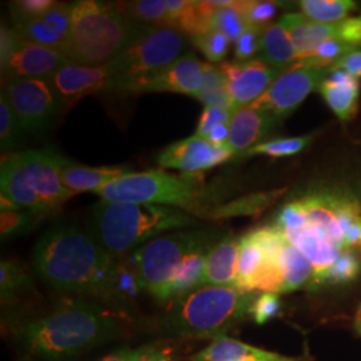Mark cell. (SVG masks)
<instances>
[{
	"mask_svg": "<svg viewBox=\"0 0 361 361\" xmlns=\"http://www.w3.org/2000/svg\"><path fill=\"white\" fill-rule=\"evenodd\" d=\"M255 298V292L235 286H201L173 300L164 314L162 329L185 338L217 340L250 316Z\"/></svg>",
	"mask_w": 361,
	"mask_h": 361,
	"instance_id": "obj_4",
	"label": "cell"
},
{
	"mask_svg": "<svg viewBox=\"0 0 361 361\" xmlns=\"http://www.w3.org/2000/svg\"><path fill=\"white\" fill-rule=\"evenodd\" d=\"M71 22V3L56 1L49 11L13 28L23 40L63 52L70 38Z\"/></svg>",
	"mask_w": 361,
	"mask_h": 361,
	"instance_id": "obj_16",
	"label": "cell"
},
{
	"mask_svg": "<svg viewBox=\"0 0 361 361\" xmlns=\"http://www.w3.org/2000/svg\"><path fill=\"white\" fill-rule=\"evenodd\" d=\"M155 361H174V360H171V359H170V357H168V356H166V355H165V353H164V355H162V356H161V357H158V359H157V360Z\"/></svg>",
	"mask_w": 361,
	"mask_h": 361,
	"instance_id": "obj_50",
	"label": "cell"
},
{
	"mask_svg": "<svg viewBox=\"0 0 361 361\" xmlns=\"http://www.w3.org/2000/svg\"><path fill=\"white\" fill-rule=\"evenodd\" d=\"M1 95L28 134H40L50 129L63 106L50 79L7 80Z\"/></svg>",
	"mask_w": 361,
	"mask_h": 361,
	"instance_id": "obj_10",
	"label": "cell"
},
{
	"mask_svg": "<svg viewBox=\"0 0 361 361\" xmlns=\"http://www.w3.org/2000/svg\"><path fill=\"white\" fill-rule=\"evenodd\" d=\"M195 98L205 106H216L225 109H237L233 102L232 97L228 92V79L221 67L205 65L204 85Z\"/></svg>",
	"mask_w": 361,
	"mask_h": 361,
	"instance_id": "obj_32",
	"label": "cell"
},
{
	"mask_svg": "<svg viewBox=\"0 0 361 361\" xmlns=\"http://www.w3.org/2000/svg\"><path fill=\"white\" fill-rule=\"evenodd\" d=\"M356 328H357V331H359V334L361 335V319H357V322H356Z\"/></svg>",
	"mask_w": 361,
	"mask_h": 361,
	"instance_id": "obj_51",
	"label": "cell"
},
{
	"mask_svg": "<svg viewBox=\"0 0 361 361\" xmlns=\"http://www.w3.org/2000/svg\"><path fill=\"white\" fill-rule=\"evenodd\" d=\"M32 265L55 290L121 300L122 267L75 224L58 222L43 233L32 250Z\"/></svg>",
	"mask_w": 361,
	"mask_h": 361,
	"instance_id": "obj_1",
	"label": "cell"
},
{
	"mask_svg": "<svg viewBox=\"0 0 361 361\" xmlns=\"http://www.w3.org/2000/svg\"><path fill=\"white\" fill-rule=\"evenodd\" d=\"M360 273V261L353 252L344 249L340 252L335 262L325 271L314 276L313 285H337L347 284L353 281Z\"/></svg>",
	"mask_w": 361,
	"mask_h": 361,
	"instance_id": "obj_34",
	"label": "cell"
},
{
	"mask_svg": "<svg viewBox=\"0 0 361 361\" xmlns=\"http://www.w3.org/2000/svg\"><path fill=\"white\" fill-rule=\"evenodd\" d=\"M360 80L347 71L332 70L320 86L325 102L341 121H349L357 113Z\"/></svg>",
	"mask_w": 361,
	"mask_h": 361,
	"instance_id": "obj_20",
	"label": "cell"
},
{
	"mask_svg": "<svg viewBox=\"0 0 361 361\" xmlns=\"http://www.w3.org/2000/svg\"><path fill=\"white\" fill-rule=\"evenodd\" d=\"M357 319H361V308H360V310H359V314H357Z\"/></svg>",
	"mask_w": 361,
	"mask_h": 361,
	"instance_id": "obj_52",
	"label": "cell"
},
{
	"mask_svg": "<svg viewBox=\"0 0 361 361\" xmlns=\"http://www.w3.org/2000/svg\"><path fill=\"white\" fill-rule=\"evenodd\" d=\"M22 40L20 35L16 32L13 27L1 25L0 28V63L4 62L11 54L18 43Z\"/></svg>",
	"mask_w": 361,
	"mask_h": 361,
	"instance_id": "obj_47",
	"label": "cell"
},
{
	"mask_svg": "<svg viewBox=\"0 0 361 361\" xmlns=\"http://www.w3.org/2000/svg\"><path fill=\"white\" fill-rule=\"evenodd\" d=\"M190 40L210 62H222L229 52L231 42L219 31H209L207 34L195 35Z\"/></svg>",
	"mask_w": 361,
	"mask_h": 361,
	"instance_id": "obj_40",
	"label": "cell"
},
{
	"mask_svg": "<svg viewBox=\"0 0 361 361\" xmlns=\"http://www.w3.org/2000/svg\"><path fill=\"white\" fill-rule=\"evenodd\" d=\"M337 38L359 49L361 46V16L348 18L343 22L336 23Z\"/></svg>",
	"mask_w": 361,
	"mask_h": 361,
	"instance_id": "obj_46",
	"label": "cell"
},
{
	"mask_svg": "<svg viewBox=\"0 0 361 361\" xmlns=\"http://www.w3.org/2000/svg\"><path fill=\"white\" fill-rule=\"evenodd\" d=\"M240 240L222 237L209 250L205 265L204 286H235L238 268Z\"/></svg>",
	"mask_w": 361,
	"mask_h": 361,
	"instance_id": "obj_22",
	"label": "cell"
},
{
	"mask_svg": "<svg viewBox=\"0 0 361 361\" xmlns=\"http://www.w3.org/2000/svg\"><path fill=\"white\" fill-rule=\"evenodd\" d=\"M202 173L173 176L161 170L130 173L97 190L102 201L154 204L182 209L192 216L207 207H216L219 194L216 188L204 183Z\"/></svg>",
	"mask_w": 361,
	"mask_h": 361,
	"instance_id": "obj_7",
	"label": "cell"
},
{
	"mask_svg": "<svg viewBox=\"0 0 361 361\" xmlns=\"http://www.w3.org/2000/svg\"><path fill=\"white\" fill-rule=\"evenodd\" d=\"M126 13L133 23L138 25L170 27L171 23L169 0L130 1L126 6Z\"/></svg>",
	"mask_w": 361,
	"mask_h": 361,
	"instance_id": "obj_35",
	"label": "cell"
},
{
	"mask_svg": "<svg viewBox=\"0 0 361 361\" xmlns=\"http://www.w3.org/2000/svg\"><path fill=\"white\" fill-rule=\"evenodd\" d=\"M130 173L131 170L126 166L89 168L85 165H75L68 161L65 168L62 169V182L66 189L74 195L82 192L95 193L97 190Z\"/></svg>",
	"mask_w": 361,
	"mask_h": 361,
	"instance_id": "obj_24",
	"label": "cell"
},
{
	"mask_svg": "<svg viewBox=\"0 0 361 361\" xmlns=\"http://www.w3.org/2000/svg\"><path fill=\"white\" fill-rule=\"evenodd\" d=\"M258 61L280 70H285L289 63L300 61L292 39L280 23L264 27Z\"/></svg>",
	"mask_w": 361,
	"mask_h": 361,
	"instance_id": "obj_26",
	"label": "cell"
},
{
	"mask_svg": "<svg viewBox=\"0 0 361 361\" xmlns=\"http://www.w3.org/2000/svg\"><path fill=\"white\" fill-rule=\"evenodd\" d=\"M331 73V67L319 66H290L285 70L267 92L250 104L259 110H265L279 119L290 116L302 104L310 92L320 89L322 83Z\"/></svg>",
	"mask_w": 361,
	"mask_h": 361,
	"instance_id": "obj_12",
	"label": "cell"
},
{
	"mask_svg": "<svg viewBox=\"0 0 361 361\" xmlns=\"http://www.w3.org/2000/svg\"><path fill=\"white\" fill-rule=\"evenodd\" d=\"M32 279L26 269L15 261L0 264V296L3 304H10L32 288Z\"/></svg>",
	"mask_w": 361,
	"mask_h": 361,
	"instance_id": "obj_33",
	"label": "cell"
},
{
	"mask_svg": "<svg viewBox=\"0 0 361 361\" xmlns=\"http://www.w3.org/2000/svg\"><path fill=\"white\" fill-rule=\"evenodd\" d=\"M281 193H284V190L249 195V197L235 200V201L225 204V205L204 209V210L198 212L195 214V217L205 219H225L237 217V216H252L258 212L265 210V207H269L271 202Z\"/></svg>",
	"mask_w": 361,
	"mask_h": 361,
	"instance_id": "obj_29",
	"label": "cell"
},
{
	"mask_svg": "<svg viewBox=\"0 0 361 361\" xmlns=\"http://www.w3.org/2000/svg\"><path fill=\"white\" fill-rule=\"evenodd\" d=\"M221 233L213 229L177 231L155 237L131 255V267L142 290L158 301H166L169 285L180 271L183 259L195 249L214 245Z\"/></svg>",
	"mask_w": 361,
	"mask_h": 361,
	"instance_id": "obj_8",
	"label": "cell"
},
{
	"mask_svg": "<svg viewBox=\"0 0 361 361\" xmlns=\"http://www.w3.org/2000/svg\"><path fill=\"white\" fill-rule=\"evenodd\" d=\"M192 361H297L229 337L213 340L207 348L192 356Z\"/></svg>",
	"mask_w": 361,
	"mask_h": 361,
	"instance_id": "obj_23",
	"label": "cell"
},
{
	"mask_svg": "<svg viewBox=\"0 0 361 361\" xmlns=\"http://www.w3.org/2000/svg\"><path fill=\"white\" fill-rule=\"evenodd\" d=\"M281 310V301L277 293L262 292L253 300L250 307V316L256 323L262 325L274 319Z\"/></svg>",
	"mask_w": 361,
	"mask_h": 361,
	"instance_id": "obj_42",
	"label": "cell"
},
{
	"mask_svg": "<svg viewBox=\"0 0 361 361\" xmlns=\"http://www.w3.org/2000/svg\"><path fill=\"white\" fill-rule=\"evenodd\" d=\"M360 10H361V6H360Z\"/></svg>",
	"mask_w": 361,
	"mask_h": 361,
	"instance_id": "obj_53",
	"label": "cell"
},
{
	"mask_svg": "<svg viewBox=\"0 0 361 361\" xmlns=\"http://www.w3.org/2000/svg\"><path fill=\"white\" fill-rule=\"evenodd\" d=\"M280 267L283 273V290L281 293H289L307 286L313 285L314 280V268L310 259L305 257L296 246L285 241Z\"/></svg>",
	"mask_w": 361,
	"mask_h": 361,
	"instance_id": "obj_28",
	"label": "cell"
},
{
	"mask_svg": "<svg viewBox=\"0 0 361 361\" xmlns=\"http://www.w3.org/2000/svg\"><path fill=\"white\" fill-rule=\"evenodd\" d=\"M249 27L243 13L238 8V1L232 6L216 7L210 19V31H219L229 42H237Z\"/></svg>",
	"mask_w": 361,
	"mask_h": 361,
	"instance_id": "obj_36",
	"label": "cell"
},
{
	"mask_svg": "<svg viewBox=\"0 0 361 361\" xmlns=\"http://www.w3.org/2000/svg\"><path fill=\"white\" fill-rule=\"evenodd\" d=\"M195 217L177 207L101 201L92 207L91 234L113 257L123 256L168 231L195 225Z\"/></svg>",
	"mask_w": 361,
	"mask_h": 361,
	"instance_id": "obj_3",
	"label": "cell"
},
{
	"mask_svg": "<svg viewBox=\"0 0 361 361\" xmlns=\"http://www.w3.org/2000/svg\"><path fill=\"white\" fill-rule=\"evenodd\" d=\"M281 119L265 110H259L252 106L237 107L231 119V133L228 147L233 155L244 154L249 149L258 145Z\"/></svg>",
	"mask_w": 361,
	"mask_h": 361,
	"instance_id": "obj_18",
	"label": "cell"
},
{
	"mask_svg": "<svg viewBox=\"0 0 361 361\" xmlns=\"http://www.w3.org/2000/svg\"><path fill=\"white\" fill-rule=\"evenodd\" d=\"M212 246L213 245L202 246L200 249H195L183 259L180 271H177L176 277L169 285L166 290V301L180 298L204 286L205 265H207V255Z\"/></svg>",
	"mask_w": 361,
	"mask_h": 361,
	"instance_id": "obj_27",
	"label": "cell"
},
{
	"mask_svg": "<svg viewBox=\"0 0 361 361\" xmlns=\"http://www.w3.org/2000/svg\"><path fill=\"white\" fill-rule=\"evenodd\" d=\"M186 35L177 28L134 23L126 47L106 63L110 86L161 70L180 58Z\"/></svg>",
	"mask_w": 361,
	"mask_h": 361,
	"instance_id": "obj_9",
	"label": "cell"
},
{
	"mask_svg": "<svg viewBox=\"0 0 361 361\" xmlns=\"http://www.w3.org/2000/svg\"><path fill=\"white\" fill-rule=\"evenodd\" d=\"M228 146H216L205 138L193 135L169 145L157 158L161 168L177 169L194 174L216 168L232 157Z\"/></svg>",
	"mask_w": 361,
	"mask_h": 361,
	"instance_id": "obj_13",
	"label": "cell"
},
{
	"mask_svg": "<svg viewBox=\"0 0 361 361\" xmlns=\"http://www.w3.org/2000/svg\"><path fill=\"white\" fill-rule=\"evenodd\" d=\"M238 8L249 26H265L277 11L273 1H238Z\"/></svg>",
	"mask_w": 361,
	"mask_h": 361,
	"instance_id": "obj_44",
	"label": "cell"
},
{
	"mask_svg": "<svg viewBox=\"0 0 361 361\" xmlns=\"http://www.w3.org/2000/svg\"><path fill=\"white\" fill-rule=\"evenodd\" d=\"M0 210V234L1 240H10L30 232L37 221L42 217L31 210L16 207L10 200L1 195Z\"/></svg>",
	"mask_w": 361,
	"mask_h": 361,
	"instance_id": "obj_31",
	"label": "cell"
},
{
	"mask_svg": "<svg viewBox=\"0 0 361 361\" xmlns=\"http://www.w3.org/2000/svg\"><path fill=\"white\" fill-rule=\"evenodd\" d=\"M302 15L312 22L322 25H335L348 19L349 13L357 8L352 0H302L298 3Z\"/></svg>",
	"mask_w": 361,
	"mask_h": 361,
	"instance_id": "obj_30",
	"label": "cell"
},
{
	"mask_svg": "<svg viewBox=\"0 0 361 361\" xmlns=\"http://www.w3.org/2000/svg\"><path fill=\"white\" fill-rule=\"evenodd\" d=\"M71 31L65 54L70 63L102 66L122 51L133 34L134 23L126 7L98 0L71 3Z\"/></svg>",
	"mask_w": 361,
	"mask_h": 361,
	"instance_id": "obj_6",
	"label": "cell"
},
{
	"mask_svg": "<svg viewBox=\"0 0 361 361\" xmlns=\"http://www.w3.org/2000/svg\"><path fill=\"white\" fill-rule=\"evenodd\" d=\"M265 26H249L245 32L235 42L234 56L237 62L252 61L257 55L261 47V37Z\"/></svg>",
	"mask_w": 361,
	"mask_h": 361,
	"instance_id": "obj_45",
	"label": "cell"
},
{
	"mask_svg": "<svg viewBox=\"0 0 361 361\" xmlns=\"http://www.w3.org/2000/svg\"><path fill=\"white\" fill-rule=\"evenodd\" d=\"M70 63L65 54L27 40H20L13 54L1 62V74L13 79H51L52 75Z\"/></svg>",
	"mask_w": 361,
	"mask_h": 361,
	"instance_id": "obj_15",
	"label": "cell"
},
{
	"mask_svg": "<svg viewBox=\"0 0 361 361\" xmlns=\"http://www.w3.org/2000/svg\"><path fill=\"white\" fill-rule=\"evenodd\" d=\"M313 137L280 138L268 142H261L249 149L244 155H269V157H290L301 153L310 146Z\"/></svg>",
	"mask_w": 361,
	"mask_h": 361,
	"instance_id": "obj_38",
	"label": "cell"
},
{
	"mask_svg": "<svg viewBox=\"0 0 361 361\" xmlns=\"http://www.w3.org/2000/svg\"><path fill=\"white\" fill-rule=\"evenodd\" d=\"M205 65L207 62H201L194 54H185L161 70L118 82L109 91L121 94L168 91L195 98L204 85Z\"/></svg>",
	"mask_w": 361,
	"mask_h": 361,
	"instance_id": "obj_11",
	"label": "cell"
},
{
	"mask_svg": "<svg viewBox=\"0 0 361 361\" xmlns=\"http://www.w3.org/2000/svg\"><path fill=\"white\" fill-rule=\"evenodd\" d=\"M307 224L323 229L340 250L345 249V235L336 219L332 194L316 193L300 198Z\"/></svg>",
	"mask_w": 361,
	"mask_h": 361,
	"instance_id": "obj_25",
	"label": "cell"
},
{
	"mask_svg": "<svg viewBox=\"0 0 361 361\" xmlns=\"http://www.w3.org/2000/svg\"><path fill=\"white\" fill-rule=\"evenodd\" d=\"M25 131L7 99L0 95V145L1 152L7 153L15 150L23 140Z\"/></svg>",
	"mask_w": 361,
	"mask_h": 361,
	"instance_id": "obj_37",
	"label": "cell"
},
{
	"mask_svg": "<svg viewBox=\"0 0 361 361\" xmlns=\"http://www.w3.org/2000/svg\"><path fill=\"white\" fill-rule=\"evenodd\" d=\"M116 317L85 298H73L15 329L22 355L32 361H70L114 340Z\"/></svg>",
	"mask_w": 361,
	"mask_h": 361,
	"instance_id": "obj_2",
	"label": "cell"
},
{
	"mask_svg": "<svg viewBox=\"0 0 361 361\" xmlns=\"http://www.w3.org/2000/svg\"><path fill=\"white\" fill-rule=\"evenodd\" d=\"M50 80L63 104H73L86 95L109 91L110 86V77L106 65L67 63L59 68Z\"/></svg>",
	"mask_w": 361,
	"mask_h": 361,
	"instance_id": "obj_17",
	"label": "cell"
},
{
	"mask_svg": "<svg viewBox=\"0 0 361 361\" xmlns=\"http://www.w3.org/2000/svg\"><path fill=\"white\" fill-rule=\"evenodd\" d=\"M143 347L137 349H119L99 361H135L142 353Z\"/></svg>",
	"mask_w": 361,
	"mask_h": 361,
	"instance_id": "obj_49",
	"label": "cell"
},
{
	"mask_svg": "<svg viewBox=\"0 0 361 361\" xmlns=\"http://www.w3.org/2000/svg\"><path fill=\"white\" fill-rule=\"evenodd\" d=\"M219 67L228 79V92L237 107L255 104L285 71L258 59L224 62Z\"/></svg>",
	"mask_w": 361,
	"mask_h": 361,
	"instance_id": "obj_14",
	"label": "cell"
},
{
	"mask_svg": "<svg viewBox=\"0 0 361 361\" xmlns=\"http://www.w3.org/2000/svg\"><path fill=\"white\" fill-rule=\"evenodd\" d=\"M331 68L347 71L352 77L359 79L361 78V50H353L345 54Z\"/></svg>",
	"mask_w": 361,
	"mask_h": 361,
	"instance_id": "obj_48",
	"label": "cell"
},
{
	"mask_svg": "<svg viewBox=\"0 0 361 361\" xmlns=\"http://www.w3.org/2000/svg\"><path fill=\"white\" fill-rule=\"evenodd\" d=\"M292 39L300 61L310 58L316 49L326 40L337 38L335 25H322L308 19L302 13H286L280 22Z\"/></svg>",
	"mask_w": 361,
	"mask_h": 361,
	"instance_id": "obj_21",
	"label": "cell"
},
{
	"mask_svg": "<svg viewBox=\"0 0 361 361\" xmlns=\"http://www.w3.org/2000/svg\"><path fill=\"white\" fill-rule=\"evenodd\" d=\"M56 1L52 0H18L10 3L13 26L23 25L39 15L49 11Z\"/></svg>",
	"mask_w": 361,
	"mask_h": 361,
	"instance_id": "obj_41",
	"label": "cell"
},
{
	"mask_svg": "<svg viewBox=\"0 0 361 361\" xmlns=\"http://www.w3.org/2000/svg\"><path fill=\"white\" fill-rule=\"evenodd\" d=\"M67 162L54 149L27 150L3 159L1 195L42 219L56 213L74 195L62 182V169Z\"/></svg>",
	"mask_w": 361,
	"mask_h": 361,
	"instance_id": "obj_5",
	"label": "cell"
},
{
	"mask_svg": "<svg viewBox=\"0 0 361 361\" xmlns=\"http://www.w3.org/2000/svg\"><path fill=\"white\" fill-rule=\"evenodd\" d=\"M235 109H225V107H216V106H205L201 118L198 121V126L195 135L202 137L207 140L210 131L219 125L231 123L233 114Z\"/></svg>",
	"mask_w": 361,
	"mask_h": 361,
	"instance_id": "obj_43",
	"label": "cell"
},
{
	"mask_svg": "<svg viewBox=\"0 0 361 361\" xmlns=\"http://www.w3.org/2000/svg\"><path fill=\"white\" fill-rule=\"evenodd\" d=\"M353 50H357V47L349 44L344 40H340V39H331V40H326L322 43L310 58L298 61L297 65L332 67L341 56H344L345 54L353 51Z\"/></svg>",
	"mask_w": 361,
	"mask_h": 361,
	"instance_id": "obj_39",
	"label": "cell"
},
{
	"mask_svg": "<svg viewBox=\"0 0 361 361\" xmlns=\"http://www.w3.org/2000/svg\"><path fill=\"white\" fill-rule=\"evenodd\" d=\"M283 234L290 244L296 246L310 259L314 268V276L328 269L341 252L325 231L308 224L298 231L285 232Z\"/></svg>",
	"mask_w": 361,
	"mask_h": 361,
	"instance_id": "obj_19",
	"label": "cell"
}]
</instances>
